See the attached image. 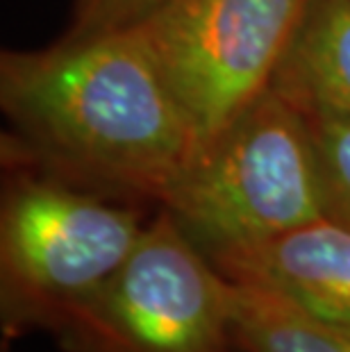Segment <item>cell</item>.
I'll list each match as a JSON object with an SVG mask.
<instances>
[{"instance_id":"6da1fadb","label":"cell","mask_w":350,"mask_h":352,"mask_svg":"<svg viewBox=\"0 0 350 352\" xmlns=\"http://www.w3.org/2000/svg\"><path fill=\"white\" fill-rule=\"evenodd\" d=\"M0 104L23 160L109 198L160 202L198 151L137 25L3 52Z\"/></svg>"},{"instance_id":"7a4b0ae2","label":"cell","mask_w":350,"mask_h":352,"mask_svg":"<svg viewBox=\"0 0 350 352\" xmlns=\"http://www.w3.org/2000/svg\"><path fill=\"white\" fill-rule=\"evenodd\" d=\"M157 205L210 259L323 219L307 116L269 89L198 148Z\"/></svg>"},{"instance_id":"3957f363","label":"cell","mask_w":350,"mask_h":352,"mask_svg":"<svg viewBox=\"0 0 350 352\" xmlns=\"http://www.w3.org/2000/svg\"><path fill=\"white\" fill-rule=\"evenodd\" d=\"M144 228L139 209L66 179H14L0 207L5 339L55 334L121 268Z\"/></svg>"},{"instance_id":"277c9868","label":"cell","mask_w":350,"mask_h":352,"mask_svg":"<svg viewBox=\"0 0 350 352\" xmlns=\"http://www.w3.org/2000/svg\"><path fill=\"white\" fill-rule=\"evenodd\" d=\"M53 336L62 352H234L232 282L160 209Z\"/></svg>"},{"instance_id":"5b68a950","label":"cell","mask_w":350,"mask_h":352,"mask_svg":"<svg viewBox=\"0 0 350 352\" xmlns=\"http://www.w3.org/2000/svg\"><path fill=\"white\" fill-rule=\"evenodd\" d=\"M309 0H164L139 21L198 148L271 89Z\"/></svg>"},{"instance_id":"8992f818","label":"cell","mask_w":350,"mask_h":352,"mask_svg":"<svg viewBox=\"0 0 350 352\" xmlns=\"http://www.w3.org/2000/svg\"><path fill=\"white\" fill-rule=\"evenodd\" d=\"M212 261L228 280L271 291L311 316L350 327V226L323 216Z\"/></svg>"},{"instance_id":"52a82bcc","label":"cell","mask_w":350,"mask_h":352,"mask_svg":"<svg viewBox=\"0 0 350 352\" xmlns=\"http://www.w3.org/2000/svg\"><path fill=\"white\" fill-rule=\"evenodd\" d=\"M271 89L305 116L350 118V0H309Z\"/></svg>"},{"instance_id":"ba28073f","label":"cell","mask_w":350,"mask_h":352,"mask_svg":"<svg viewBox=\"0 0 350 352\" xmlns=\"http://www.w3.org/2000/svg\"><path fill=\"white\" fill-rule=\"evenodd\" d=\"M232 339L241 352H350V327L239 282H232Z\"/></svg>"},{"instance_id":"9c48e42d","label":"cell","mask_w":350,"mask_h":352,"mask_svg":"<svg viewBox=\"0 0 350 352\" xmlns=\"http://www.w3.org/2000/svg\"><path fill=\"white\" fill-rule=\"evenodd\" d=\"M323 186L325 216L350 226V118L307 116Z\"/></svg>"},{"instance_id":"30bf717a","label":"cell","mask_w":350,"mask_h":352,"mask_svg":"<svg viewBox=\"0 0 350 352\" xmlns=\"http://www.w3.org/2000/svg\"><path fill=\"white\" fill-rule=\"evenodd\" d=\"M164 0H78L69 34H94L137 25Z\"/></svg>"}]
</instances>
